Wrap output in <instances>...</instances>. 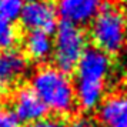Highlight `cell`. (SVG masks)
I'll return each instance as SVG.
<instances>
[{"label":"cell","mask_w":127,"mask_h":127,"mask_svg":"<svg viewBox=\"0 0 127 127\" xmlns=\"http://www.w3.org/2000/svg\"><path fill=\"white\" fill-rule=\"evenodd\" d=\"M74 70L76 103L86 111L97 109L103 101L104 80L110 71V56L94 46L87 47Z\"/></svg>","instance_id":"cell-1"},{"label":"cell","mask_w":127,"mask_h":127,"mask_svg":"<svg viewBox=\"0 0 127 127\" xmlns=\"http://www.w3.org/2000/svg\"><path fill=\"white\" fill-rule=\"evenodd\" d=\"M30 89L46 106L47 111L54 114H69L76 107L74 84L69 76L56 67H40L32 76Z\"/></svg>","instance_id":"cell-2"},{"label":"cell","mask_w":127,"mask_h":127,"mask_svg":"<svg viewBox=\"0 0 127 127\" xmlns=\"http://www.w3.org/2000/svg\"><path fill=\"white\" fill-rule=\"evenodd\" d=\"M90 37L96 49L107 56L117 54L127 41V22L123 12L110 3L101 4L92 20Z\"/></svg>","instance_id":"cell-3"},{"label":"cell","mask_w":127,"mask_h":127,"mask_svg":"<svg viewBox=\"0 0 127 127\" xmlns=\"http://www.w3.org/2000/svg\"><path fill=\"white\" fill-rule=\"evenodd\" d=\"M87 49V36L81 27L74 24L59 22L54 40H53L52 57L54 67L64 74L74 71L81 54Z\"/></svg>","instance_id":"cell-4"},{"label":"cell","mask_w":127,"mask_h":127,"mask_svg":"<svg viewBox=\"0 0 127 127\" xmlns=\"http://www.w3.org/2000/svg\"><path fill=\"white\" fill-rule=\"evenodd\" d=\"M20 23L29 32H43L52 36L59 24L56 6L50 0L26 1L20 13Z\"/></svg>","instance_id":"cell-5"},{"label":"cell","mask_w":127,"mask_h":127,"mask_svg":"<svg viewBox=\"0 0 127 127\" xmlns=\"http://www.w3.org/2000/svg\"><path fill=\"white\" fill-rule=\"evenodd\" d=\"M101 4V0H57L54 6L62 22L81 27L92 23Z\"/></svg>","instance_id":"cell-6"},{"label":"cell","mask_w":127,"mask_h":127,"mask_svg":"<svg viewBox=\"0 0 127 127\" xmlns=\"http://www.w3.org/2000/svg\"><path fill=\"white\" fill-rule=\"evenodd\" d=\"M12 113L19 123L32 124L43 120L47 116V109L30 87H23L17 90L13 97Z\"/></svg>","instance_id":"cell-7"},{"label":"cell","mask_w":127,"mask_h":127,"mask_svg":"<svg viewBox=\"0 0 127 127\" xmlns=\"http://www.w3.org/2000/svg\"><path fill=\"white\" fill-rule=\"evenodd\" d=\"M27 70L23 53L10 49L0 52V90H7L17 83Z\"/></svg>","instance_id":"cell-8"},{"label":"cell","mask_w":127,"mask_h":127,"mask_svg":"<svg viewBox=\"0 0 127 127\" xmlns=\"http://www.w3.org/2000/svg\"><path fill=\"white\" fill-rule=\"evenodd\" d=\"M101 127H127V94H114L104 98L97 107Z\"/></svg>","instance_id":"cell-9"},{"label":"cell","mask_w":127,"mask_h":127,"mask_svg":"<svg viewBox=\"0 0 127 127\" xmlns=\"http://www.w3.org/2000/svg\"><path fill=\"white\" fill-rule=\"evenodd\" d=\"M23 44L26 56L36 63L46 62L49 57H52L53 39L50 34L43 32H29L24 37Z\"/></svg>","instance_id":"cell-10"},{"label":"cell","mask_w":127,"mask_h":127,"mask_svg":"<svg viewBox=\"0 0 127 127\" xmlns=\"http://www.w3.org/2000/svg\"><path fill=\"white\" fill-rule=\"evenodd\" d=\"M17 41L16 26L6 19L0 17V47L3 50H10Z\"/></svg>","instance_id":"cell-11"},{"label":"cell","mask_w":127,"mask_h":127,"mask_svg":"<svg viewBox=\"0 0 127 127\" xmlns=\"http://www.w3.org/2000/svg\"><path fill=\"white\" fill-rule=\"evenodd\" d=\"M23 0H0V17L14 23L23 9Z\"/></svg>","instance_id":"cell-12"},{"label":"cell","mask_w":127,"mask_h":127,"mask_svg":"<svg viewBox=\"0 0 127 127\" xmlns=\"http://www.w3.org/2000/svg\"><path fill=\"white\" fill-rule=\"evenodd\" d=\"M24 127H67L66 121L57 117H44L43 120L34 121L32 124H26Z\"/></svg>","instance_id":"cell-13"},{"label":"cell","mask_w":127,"mask_h":127,"mask_svg":"<svg viewBox=\"0 0 127 127\" xmlns=\"http://www.w3.org/2000/svg\"><path fill=\"white\" fill-rule=\"evenodd\" d=\"M19 124L20 123L13 116L12 110L0 106V127H19Z\"/></svg>","instance_id":"cell-14"},{"label":"cell","mask_w":127,"mask_h":127,"mask_svg":"<svg viewBox=\"0 0 127 127\" xmlns=\"http://www.w3.org/2000/svg\"><path fill=\"white\" fill-rule=\"evenodd\" d=\"M69 127H100L98 123L94 119L89 117V116H80L76 117L74 120L69 124Z\"/></svg>","instance_id":"cell-15"},{"label":"cell","mask_w":127,"mask_h":127,"mask_svg":"<svg viewBox=\"0 0 127 127\" xmlns=\"http://www.w3.org/2000/svg\"><path fill=\"white\" fill-rule=\"evenodd\" d=\"M23 1H34V0H23Z\"/></svg>","instance_id":"cell-16"}]
</instances>
